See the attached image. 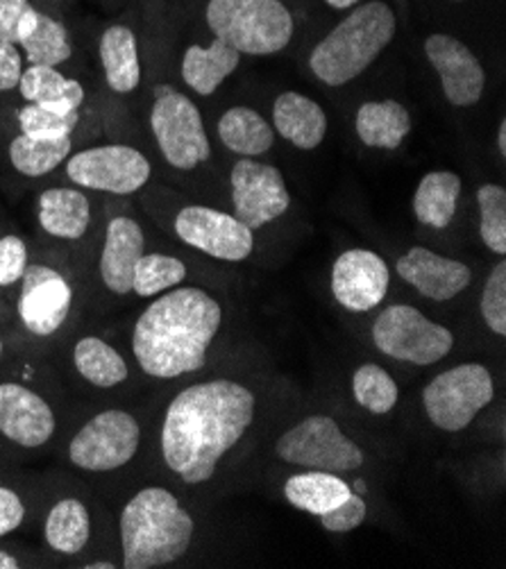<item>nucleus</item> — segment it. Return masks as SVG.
<instances>
[{"label": "nucleus", "instance_id": "f257e3e1", "mask_svg": "<svg viewBox=\"0 0 506 569\" xmlns=\"http://www.w3.org/2000/svg\"><path fill=\"white\" fill-rule=\"evenodd\" d=\"M255 411V392L239 381L211 379L185 388L163 416V463L189 486L207 483L252 427Z\"/></svg>", "mask_w": 506, "mask_h": 569}, {"label": "nucleus", "instance_id": "f03ea898", "mask_svg": "<svg viewBox=\"0 0 506 569\" xmlns=\"http://www.w3.org/2000/svg\"><path fill=\"white\" fill-rule=\"evenodd\" d=\"M222 325L220 305L202 289H176L157 298L137 320L132 350L155 379H176L205 368Z\"/></svg>", "mask_w": 506, "mask_h": 569}, {"label": "nucleus", "instance_id": "7ed1b4c3", "mask_svg": "<svg viewBox=\"0 0 506 569\" xmlns=\"http://www.w3.org/2000/svg\"><path fill=\"white\" fill-rule=\"evenodd\" d=\"M196 525L187 508L166 488H143L121 513L126 569H155L180 560L194 540Z\"/></svg>", "mask_w": 506, "mask_h": 569}, {"label": "nucleus", "instance_id": "20e7f679", "mask_svg": "<svg viewBox=\"0 0 506 569\" xmlns=\"http://www.w3.org/2000/svg\"><path fill=\"white\" fill-rule=\"evenodd\" d=\"M398 30V19L384 0L355 8L309 54L311 73L327 87L357 80L384 52Z\"/></svg>", "mask_w": 506, "mask_h": 569}, {"label": "nucleus", "instance_id": "39448f33", "mask_svg": "<svg viewBox=\"0 0 506 569\" xmlns=\"http://www.w3.org/2000/svg\"><path fill=\"white\" fill-rule=\"evenodd\" d=\"M205 17L214 37L241 54H275L291 43L296 32L282 0H209Z\"/></svg>", "mask_w": 506, "mask_h": 569}, {"label": "nucleus", "instance_id": "423d86ee", "mask_svg": "<svg viewBox=\"0 0 506 569\" xmlns=\"http://www.w3.org/2000/svg\"><path fill=\"white\" fill-rule=\"evenodd\" d=\"M275 457L298 468L323 472H355L366 463L364 449L329 416H309L275 442Z\"/></svg>", "mask_w": 506, "mask_h": 569}, {"label": "nucleus", "instance_id": "0eeeda50", "mask_svg": "<svg viewBox=\"0 0 506 569\" xmlns=\"http://www.w3.org/2000/svg\"><path fill=\"white\" fill-rule=\"evenodd\" d=\"M373 343L388 359L434 366L455 348V333L411 305H390L373 322Z\"/></svg>", "mask_w": 506, "mask_h": 569}, {"label": "nucleus", "instance_id": "6e6552de", "mask_svg": "<svg viewBox=\"0 0 506 569\" xmlns=\"http://www.w3.org/2000/svg\"><path fill=\"white\" fill-rule=\"evenodd\" d=\"M495 383L486 366L462 363L434 377L423 390L429 422L447 433H459L493 402Z\"/></svg>", "mask_w": 506, "mask_h": 569}, {"label": "nucleus", "instance_id": "1a4fd4ad", "mask_svg": "<svg viewBox=\"0 0 506 569\" xmlns=\"http://www.w3.org/2000/svg\"><path fill=\"white\" fill-rule=\"evenodd\" d=\"M150 126L163 159L173 168L194 170L211 154L200 109L178 89L157 87Z\"/></svg>", "mask_w": 506, "mask_h": 569}, {"label": "nucleus", "instance_id": "9d476101", "mask_svg": "<svg viewBox=\"0 0 506 569\" xmlns=\"http://www.w3.org/2000/svg\"><path fill=\"white\" fill-rule=\"evenodd\" d=\"M141 442L135 416L126 411H102L93 416L71 440L69 459L89 472H111L128 466Z\"/></svg>", "mask_w": 506, "mask_h": 569}, {"label": "nucleus", "instance_id": "9b49d317", "mask_svg": "<svg viewBox=\"0 0 506 569\" xmlns=\"http://www.w3.org/2000/svg\"><path fill=\"white\" fill-rule=\"evenodd\" d=\"M67 173L85 189L130 196L148 184L152 168L137 148L100 146L76 152L67 163Z\"/></svg>", "mask_w": 506, "mask_h": 569}, {"label": "nucleus", "instance_id": "f8f14e48", "mask_svg": "<svg viewBox=\"0 0 506 569\" xmlns=\"http://www.w3.org/2000/svg\"><path fill=\"white\" fill-rule=\"evenodd\" d=\"M232 204L235 213L250 230H261L268 222L285 216L291 207L287 182L272 163L252 157L239 159L232 168Z\"/></svg>", "mask_w": 506, "mask_h": 569}, {"label": "nucleus", "instance_id": "ddd939ff", "mask_svg": "<svg viewBox=\"0 0 506 569\" xmlns=\"http://www.w3.org/2000/svg\"><path fill=\"white\" fill-rule=\"evenodd\" d=\"M176 232L187 246L220 261H244L255 248L252 230L237 216L202 204L185 207L178 213Z\"/></svg>", "mask_w": 506, "mask_h": 569}, {"label": "nucleus", "instance_id": "4468645a", "mask_svg": "<svg viewBox=\"0 0 506 569\" xmlns=\"http://www.w3.org/2000/svg\"><path fill=\"white\" fill-rule=\"evenodd\" d=\"M425 54L440 78L443 93L449 104L475 107L486 87V73L475 52L449 34H429L425 39Z\"/></svg>", "mask_w": 506, "mask_h": 569}, {"label": "nucleus", "instance_id": "2eb2a0df", "mask_svg": "<svg viewBox=\"0 0 506 569\" xmlns=\"http://www.w3.org/2000/svg\"><path fill=\"white\" fill-rule=\"evenodd\" d=\"M390 283L386 261L373 250L355 248L344 252L331 268V293L350 313H366L379 307Z\"/></svg>", "mask_w": 506, "mask_h": 569}, {"label": "nucleus", "instance_id": "dca6fc26", "mask_svg": "<svg viewBox=\"0 0 506 569\" xmlns=\"http://www.w3.org/2000/svg\"><path fill=\"white\" fill-rule=\"evenodd\" d=\"M19 316L34 336H50L69 318L73 291L65 274L48 266H28L23 272Z\"/></svg>", "mask_w": 506, "mask_h": 569}, {"label": "nucleus", "instance_id": "f3484780", "mask_svg": "<svg viewBox=\"0 0 506 569\" xmlns=\"http://www.w3.org/2000/svg\"><path fill=\"white\" fill-rule=\"evenodd\" d=\"M396 270L423 298L434 302L455 300L473 281V270L466 263L436 254L420 246L403 254L396 263Z\"/></svg>", "mask_w": 506, "mask_h": 569}, {"label": "nucleus", "instance_id": "a211bd4d", "mask_svg": "<svg viewBox=\"0 0 506 569\" xmlns=\"http://www.w3.org/2000/svg\"><path fill=\"white\" fill-rule=\"evenodd\" d=\"M54 413L43 397L21 383H0V433L21 447H41L54 433Z\"/></svg>", "mask_w": 506, "mask_h": 569}, {"label": "nucleus", "instance_id": "6ab92c4d", "mask_svg": "<svg viewBox=\"0 0 506 569\" xmlns=\"http://www.w3.org/2000/svg\"><path fill=\"white\" fill-rule=\"evenodd\" d=\"M143 243V230L132 218L119 216L109 220L100 257V277L111 293L126 296L132 291L135 266L146 254Z\"/></svg>", "mask_w": 506, "mask_h": 569}, {"label": "nucleus", "instance_id": "aec40b11", "mask_svg": "<svg viewBox=\"0 0 506 569\" xmlns=\"http://www.w3.org/2000/svg\"><path fill=\"white\" fill-rule=\"evenodd\" d=\"M272 121L279 137L300 150L318 148L327 134L325 109L298 91H285L275 98Z\"/></svg>", "mask_w": 506, "mask_h": 569}, {"label": "nucleus", "instance_id": "412c9836", "mask_svg": "<svg viewBox=\"0 0 506 569\" xmlns=\"http://www.w3.org/2000/svg\"><path fill=\"white\" fill-rule=\"evenodd\" d=\"M241 62V52L222 39H214L209 48L189 46L182 57V78L200 96H211L228 80Z\"/></svg>", "mask_w": 506, "mask_h": 569}, {"label": "nucleus", "instance_id": "4be33fe9", "mask_svg": "<svg viewBox=\"0 0 506 569\" xmlns=\"http://www.w3.org/2000/svg\"><path fill=\"white\" fill-rule=\"evenodd\" d=\"M355 128L364 146L396 150L411 132V117L398 100H373L359 107Z\"/></svg>", "mask_w": 506, "mask_h": 569}, {"label": "nucleus", "instance_id": "5701e85b", "mask_svg": "<svg viewBox=\"0 0 506 569\" xmlns=\"http://www.w3.org/2000/svg\"><path fill=\"white\" fill-rule=\"evenodd\" d=\"M100 62L111 91L130 93L141 82L137 37L126 26H109L100 37Z\"/></svg>", "mask_w": 506, "mask_h": 569}, {"label": "nucleus", "instance_id": "b1692460", "mask_svg": "<svg viewBox=\"0 0 506 569\" xmlns=\"http://www.w3.org/2000/svg\"><path fill=\"white\" fill-rule=\"evenodd\" d=\"M91 207L78 189H48L39 196V222L58 239L76 241L89 230Z\"/></svg>", "mask_w": 506, "mask_h": 569}, {"label": "nucleus", "instance_id": "393cba45", "mask_svg": "<svg viewBox=\"0 0 506 569\" xmlns=\"http://www.w3.org/2000/svg\"><path fill=\"white\" fill-rule=\"evenodd\" d=\"M459 196L462 178L453 170H434L420 180L414 193V213L431 230H445L457 213Z\"/></svg>", "mask_w": 506, "mask_h": 569}, {"label": "nucleus", "instance_id": "a878e982", "mask_svg": "<svg viewBox=\"0 0 506 569\" xmlns=\"http://www.w3.org/2000/svg\"><path fill=\"white\" fill-rule=\"evenodd\" d=\"M19 89L28 102L58 113L78 111L85 100L82 84L65 78L54 67L32 64L28 71H23Z\"/></svg>", "mask_w": 506, "mask_h": 569}, {"label": "nucleus", "instance_id": "bb28decb", "mask_svg": "<svg viewBox=\"0 0 506 569\" xmlns=\"http://www.w3.org/2000/svg\"><path fill=\"white\" fill-rule=\"evenodd\" d=\"M350 492L353 488L341 477L323 470L294 475L285 483V497L289 499V503L311 516L329 513V510L344 503L350 497Z\"/></svg>", "mask_w": 506, "mask_h": 569}, {"label": "nucleus", "instance_id": "cd10ccee", "mask_svg": "<svg viewBox=\"0 0 506 569\" xmlns=\"http://www.w3.org/2000/svg\"><path fill=\"white\" fill-rule=\"evenodd\" d=\"M218 137L225 148L241 157H259L272 148L275 132L268 121L250 107H232L218 121Z\"/></svg>", "mask_w": 506, "mask_h": 569}, {"label": "nucleus", "instance_id": "c85d7f7f", "mask_svg": "<svg viewBox=\"0 0 506 569\" xmlns=\"http://www.w3.org/2000/svg\"><path fill=\"white\" fill-rule=\"evenodd\" d=\"M91 536L89 510L78 499H62L50 508L46 520V540L48 545L67 556L80 553Z\"/></svg>", "mask_w": 506, "mask_h": 569}, {"label": "nucleus", "instance_id": "c756f323", "mask_svg": "<svg viewBox=\"0 0 506 569\" xmlns=\"http://www.w3.org/2000/svg\"><path fill=\"white\" fill-rule=\"evenodd\" d=\"M73 363H76V370L89 383L100 386V388L119 386L130 375L123 357L96 336H87V338L78 340L73 348Z\"/></svg>", "mask_w": 506, "mask_h": 569}, {"label": "nucleus", "instance_id": "7c9ffc66", "mask_svg": "<svg viewBox=\"0 0 506 569\" xmlns=\"http://www.w3.org/2000/svg\"><path fill=\"white\" fill-rule=\"evenodd\" d=\"M71 152V137L62 139H34L19 134L10 146L12 166L21 176L41 178L58 168Z\"/></svg>", "mask_w": 506, "mask_h": 569}, {"label": "nucleus", "instance_id": "2f4dec72", "mask_svg": "<svg viewBox=\"0 0 506 569\" xmlns=\"http://www.w3.org/2000/svg\"><path fill=\"white\" fill-rule=\"evenodd\" d=\"M19 43L23 46L30 64L37 67H58L73 54L67 28L60 21H54L41 12L30 34H26Z\"/></svg>", "mask_w": 506, "mask_h": 569}, {"label": "nucleus", "instance_id": "473e14b6", "mask_svg": "<svg viewBox=\"0 0 506 569\" xmlns=\"http://www.w3.org/2000/svg\"><path fill=\"white\" fill-rule=\"evenodd\" d=\"M353 395L361 409L373 416H386L398 407L400 388L381 366L366 363L353 377Z\"/></svg>", "mask_w": 506, "mask_h": 569}, {"label": "nucleus", "instance_id": "72a5a7b5", "mask_svg": "<svg viewBox=\"0 0 506 569\" xmlns=\"http://www.w3.org/2000/svg\"><path fill=\"white\" fill-rule=\"evenodd\" d=\"M187 277V266L168 254H143L132 274V291L141 298H152L176 289Z\"/></svg>", "mask_w": 506, "mask_h": 569}, {"label": "nucleus", "instance_id": "f704fd0d", "mask_svg": "<svg viewBox=\"0 0 506 569\" xmlns=\"http://www.w3.org/2000/svg\"><path fill=\"white\" fill-rule=\"evenodd\" d=\"M479 204V237L495 254H506V189L484 184L477 191Z\"/></svg>", "mask_w": 506, "mask_h": 569}, {"label": "nucleus", "instance_id": "c9c22d12", "mask_svg": "<svg viewBox=\"0 0 506 569\" xmlns=\"http://www.w3.org/2000/svg\"><path fill=\"white\" fill-rule=\"evenodd\" d=\"M80 117L78 111L71 113H58L43 109L39 104H26L23 109H19V126H21V134L34 137V139H62V137H71V132L76 130Z\"/></svg>", "mask_w": 506, "mask_h": 569}, {"label": "nucleus", "instance_id": "e433bc0d", "mask_svg": "<svg viewBox=\"0 0 506 569\" xmlns=\"http://www.w3.org/2000/svg\"><path fill=\"white\" fill-rule=\"evenodd\" d=\"M479 311L486 327L499 338L506 336V261H497V266L488 272Z\"/></svg>", "mask_w": 506, "mask_h": 569}, {"label": "nucleus", "instance_id": "4c0bfd02", "mask_svg": "<svg viewBox=\"0 0 506 569\" xmlns=\"http://www.w3.org/2000/svg\"><path fill=\"white\" fill-rule=\"evenodd\" d=\"M366 516H368L366 499L357 492H350V497L344 503H339L334 510H329V513L318 516V518H320L323 529H327L331 533H348V531L359 529L366 522Z\"/></svg>", "mask_w": 506, "mask_h": 569}, {"label": "nucleus", "instance_id": "58836bf2", "mask_svg": "<svg viewBox=\"0 0 506 569\" xmlns=\"http://www.w3.org/2000/svg\"><path fill=\"white\" fill-rule=\"evenodd\" d=\"M28 268V250L19 237L0 239V287L19 281Z\"/></svg>", "mask_w": 506, "mask_h": 569}, {"label": "nucleus", "instance_id": "ea45409f", "mask_svg": "<svg viewBox=\"0 0 506 569\" xmlns=\"http://www.w3.org/2000/svg\"><path fill=\"white\" fill-rule=\"evenodd\" d=\"M30 8V0H0V41L19 43V26Z\"/></svg>", "mask_w": 506, "mask_h": 569}, {"label": "nucleus", "instance_id": "a19ab883", "mask_svg": "<svg viewBox=\"0 0 506 569\" xmlns=\"http://www.w3.org/2000/svg\"><path fill=\"white\" fill-rule=\"evenodd\" d=\"M21 76V52L17 50V43L0 41V91L17 89Z\"/></svg>", "mask_w": 506, "mask_h": 569}, {"label": "nucleus", "instance_id": "79ce46f5", "mask_svg": "<svg viewBox=\"0 0 506 569\" xmlns=\"http://www.w3.org/2000/svg\"><path fill=\"white\" fill-rule=\"evenodd\" d=\"M26 518V506L17 492L10 488H0V538L21 527Z\"/></svg>", "mask_w": 506, "mask_h": 569}, {"label": "nucleus", "instance_id": "37998d69", "mask_svg": "<svg viewBox=\"0 0 506 569\" xmlns=\"http://www.w3.org/2000/svg\"><path fill=\"white\" fill-rule=\"evenodd\" d=\"M19 567L21 562L14 556H10L8 551H0V569H19Z\"/></svg>", "mask_w": 506, "mask_h": 569}, {"label": "nucleus", "instance_id": "c03bdc74", "mask_svg": "<svg viewBox=\"0 0 506 569\" xmlns=\"http://www.w3.org/2000/svg\"><path fill=\"white\" fill-rule=\"evenodd\" d=\"M497 150L502 157L506 154V121L504 119L499 121V128H497Z\"/></svg>", "mask_w": 506, "mask_h": 569}, {"label": "nucleus", "instance_id": "a18cd8bd", "mask_svg": "<svg viewBox=\"0 0 506 569\" xmlns=\"http://www.w3.org/2000/svg\"><path fill=\"white\" fill-rule=\"evenodd\" d=\"M325 3H327L329 8H334V10H348V8L357 6L359 0H325Z\"/></svg>", "mask_w": 506, "mask_h": 569}, {"label": "nucleus", "instance_id": "49530a36", "mask_svg": "<svg viewBox=\"0 0 506 569\" xmlns=\"http://www.w3.org/2000/svg\"><path fill=\"white\" fill-rule=\"evenodd\" d=\"M89 569H115V565L111 562H93V565H87Z\"/></svg>", "mask_w": 506, "mask_h": 569}, {"label": "nucleus", "instance_id": "de8ad7c7", "mask_svg": "<svg viewBox=\"0 0 506 569\" xmlns=\"http://www.w3.org/2000/svg\"><path fill=\"white\" fill-rule=\"evenodd\" d=\"M0 357H3V340H0Z\"/></svg>", "mask_w": 506, "mask_h": 569}, {"label": "nucleus", "instance_id": "09e8293b", "mask_svg": "<svg viewBox=\"0 0 506 569\" xmlns=\"http://www.w3.org/2000/svg\"><path fill=\"white\" fill-rule=\"evenodd\" d=\"M455 3H464V0H455Z\"/></svg>", "mask_w": 506, "mask_h": 569}]
</instances>
